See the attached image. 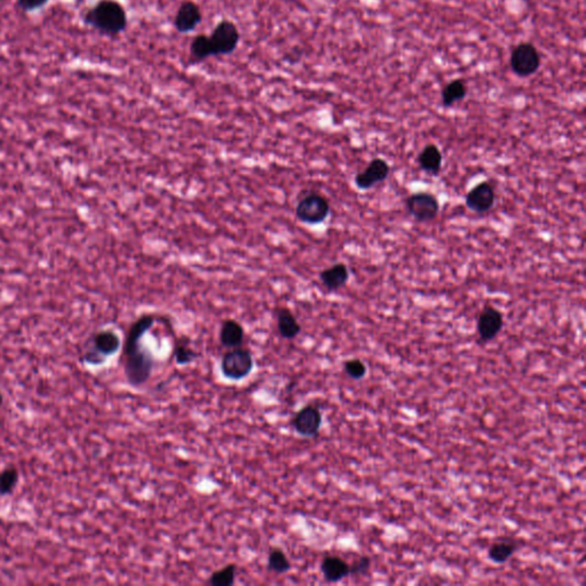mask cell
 Returning <instances> with one entry per match:
<instances>
[{"label": "cell", "instance_id": "6da1fadb", "mask_svg": "<svg viewBox=\"0 0 586 586\" xmlns=\"http://www.w3.org/2000/svg\"><path fill=\"white\" fill-rule=\"evenodd\" d=\"M155 322V315L144 314L137 318L128 330L123 357L126 380L133 387H140L146 384L153 373V355L146 348L141 346V340L146 331L153 328Z\"/></svg>", "mask_w": 586, "mask_h": 586}, {"label": "cell", "instance_id": "7a4b0ae2", "mask_svg": "<svg viewBox=\"0 0 586 586\" xmlns=\"http://www.w3.org/2000/svg\"><path fill=\"white\" fill-rule=\"evenodd\" d=\"M85 25L104 36L115 37L126 30L127 13L117 0H99L82 16Z\"/></svg>", "mask_w": 586, "mask_h": 586}, {"label": "cell", "instance_id": "3957f363", "mask_svg": "<svg viewBox=\"0 0 586 586\" xmlns=\"http://www.w3.org/2000/svg\"><path fill=\"white\" fill-rule=\"evenodd\" d=\"M120 345L122 342L116 331L100 330L98 332L93 333L86 342L82 361L89 366H102L110 356L116 354Z\"/></svg>", "mask_w": 586, "mask_h": 586}, {"label": "cell", "instance_id": "277c9868", "mask_svg": "<svg viewBox=\"0 0 586 586\" xmlns=\"http://www.w3.org/2000/svg\"><path fill=\"white\" fill-rule=\"evenodd\" d=\"M331 212L329 201L318 192H311L300 199L296 208V217L300 223L315 226L324 223Z\"/></svg>", "mask_w": 586, "mask_h": 586}, {"label": "cell", "instance_id": "5b68a950", "mask_svg": "<svg viewBox=\"0 0 586 586\" xmlns=\"http://www.w3.org/2000/svg\"><path fill=\"white\" fill-rule=\"evenodd\" d=\"M254 361L252 353L245 348H232L223 355L220 369L223 377L230 380H241L247 378L254 370Z\"/></svg>", "mask_w": 586, "mask_h": 586}, {"label": "cell", "instance_id": "8992f818", "mask_svg": "<svg viewBox=\"0 0 586 586\" xmlns=\"http://www.w3.org/2000/svg\"><path fill=\"white\" fill-rule=\"evenodd\" d=\"M540 62L542 58L538 49L534 44L528 42L516 45L511 54V69L516 76L522 78H527L537 73L540 70Z\"/></svg>", "mask_w": 586, "mask_h": 586}, {"label": "cell", "instance_id": "52a82bcc", "mask_svg": "<svg viewBox=\"0 0 586 586\" xmlns=\"http://www.w3.org/2000/svg\"><path fill=\"white\" fill-rule=\"evenodd\" d=\"M208 38L213 56H223L235 52L241 34L234 22L223 20L214 27Z\"/></svg>", "mask_w": 586, "mask_h": 586}, {"label": "cell", "instance_id": "ba28073f", "mask_svg": "<svg viewBox=\"0 0 586 586\" xmlns=\"http://www.w3.org/2000/svg\"><path fill=\"white\" fill-rule=\"evenodd\" d=\"M406 208L417 223H430L439 216V199L430 192H413L406 199Z\"/></svg>", "mask_w": 586, "mask_h": 586}, {"label": "cell", "instance_id": "9c48e42d", "mask_svg": "<svg viewBox=\"0 0 586 586\" xmlns=\"http://www.w3.org/2000/svg\"><path fill=\"white\" fill-rule=\"evenodd\" d=\"M323 417L318 406L308 404L297 412L291 424L297 433L304 437H316L322 426Z\"/></svg>", "mask_w": 586, "mask_h": 586}, {"label": "cell", "instance_id": "30bf717a", "mask_svg": "<svg viewBox=\"0 0 586 586\" xmlns=\"http://www.w3.org/2000/svg\"><path fill=\"white\" fill-rule=\"evenodd\" d=\"M496 192L492 183L482 181L474 186L465 196V205L475 213H487L494 208Z\"/></svg>", "mask_w": 586, "mask_h": 586}, {"label": "cell", "instance_id": "8fae6325", "mask_svg": "<svg viewBox=\"0 0 586 586\" xmlns=\"http://www.w3.org/2000/svg\"><path fill=\"white\" fill-rule=\"evenodd\" d=\"M504 327V318L501 311L492 306H485L476 322V330L480 340L489 342L499 335Z\"/></svg>", "mask_w": 586, "mask_h": 586}, {"label": "cell", "instance_id": "7c38bea8", "mask_svg": "<svg viewBox=\"0 0 586 586\" xmlns=\"http://www.w3.org/2000/svg\"><path fill=\"white\" fill-rule=\"evenodd\" d=\"M391 172V166L384 158H373L364 171L357 173L354 177L355 186L361 190L371 189L375 185L384 182Z\"/></svg>", "mask_w": 586, "mask_h": 586}, {"label": "cell", "instance_id": "4fadbf2b", "mask_svg": "<svg viewBox=\"0 0 586 586\" xmlns=\"http://www.w3.org/2000/svg\"><path fill=\"white\" fill-rule=\"evenodd\" d=\"M203 18L201 7L192 0H185L177 8L174 18V27L180 34H188L195 30Z\"/></svg>", "mask_w": 586, "mask_h": 586}, {"label": "cell", "instance_id": "5bb4252c", "mask_svg": "<svg viewBox=\"0 0 586 586\" xmlns=\"http://www.w3.org/2000/svg\"><path fill=\"white\" fill-rule=\"evenodd\" d=\"M349 280V269L345 263L330 266L320 273V281L330 292H336L345 287Z\"/></svg>", "mask_w": 586, "mask_h": 586}, {"label": "cell", "instance_id": "9a60e30c", "mask_svg": "<svg viewBox=\"0 0 586 586\" xmlns=\"http://www.w3.org/2000/svg\"><path fill=\"white\" fill-rule=\"evenodd\" d=\"M443 156L437 144H430L425 146L417 157V163L421 171L430 175H439L442 170Z\"/></svg>", "mask_w": 586, "mask_h": 586}, {"label": "cell", "instance_id": "2e32d148", "mask_svg": "<svg viewBox=\"0 0 586 586\" xmlns=\"http://www.w3.org/2000/svg\"><path fill=\"white\" fill-rule=\"evenodd\" d=\"M349 565L344 559L336 556H328L323 559L320 563V571L323 574L324 580L330 583H337L344 580L349 574Z\"/></svg>", "mask_w": 586, "mask_h": 586}, {"label": "cell", "instance_id": "e0dca14e", "mask_svg": "<svg viewBox=\"0 0 586 586\" xmlns=\"http://www.w3.org/2000/svg\"><path fill=\"white\" fill-rule=\"evenodd\" d=\"M220 342L226 348L241 347L244 342V329L237 320H223L221 329H220Z\"/></svg>", "mask_w": 586, "mask_h": 586}, {"label": "cell", "instance_id": "ac0fdd59", "mask_svg": "<svg viewBox=\"0 0 586 586\" xmlns=\"http://www.w3.org/2000/svg\"><path fill=\"white\" fill-rule=\"evenodd\" d=\"M276 320H278V332L282 338L292 340L301 332V325L290 309L285 308V307L278 308Z\"/></svg>", "mask_w": 586, "mask_h": 586}, {"label": "cell", "instance_id": "d6986e66", "mask_svg": "<svg viewBox=\"0 0 586 586\" xmlns=\"http://www.w3.org/2000/svg\"><path fill=\"white\" fill-rule=\"evenodd\" d=\"M467 95V86L463 80H454L443 87L441 102L444 108H450L457 102L464 100Z\"/></svg>", "mask_w": 586, "mask_h": 586}, {"label": "cell", "instance_id": "ffe728a7", "mask_svg": "<svg viewBox=\"0 0 586 586\" xmlns=\"http://www.w3.org/2000/svg\"><path fill=\"white\" fill-rule=\"evenodd\" d=\"M519 549L516 540H503L498 543L492 544L488 551V556L492 562L501 565L511 558Z\"/></svg>", "mask_w": 586, "mask_h": 586}, {"label": "cell", "instance_id": "44dd1931", "mask_svg": "<svg viewBox=\"0 0 586 586\" xmlns=\"http://www.w3.org/2000/svg\"><path fill=\"white\" fill-rule=\"evenodd\" d=\"M190 58L195 62H201L213 56L210 38L205 35H199L190 44Z\"/></svg>", "mask_w": 586, "mask_h": 586}, {"label": "cell", "instance_id": "7402d4cb", "mask_svg": "<svg viewBox=\"0 0 586 586\" xmlns=\"http://www.w3.org/2000/svg\"><path fill=\"white\" fill-rule=\"evenodd\" d=\"M20 473L14 466H7L0 472V496L12 494L18 485Z\"/></svg>", "mask_w": 586, "mask_h": 586}, {"label": "cell", "instance_id": "603a6c76", "mask_svg": "<svg viewBox=\"0 0 586 586\" xmlns=\"http://www.w3.org/2000/svg\"><path fill=\"white\" fill-rule=\"evenodd\" d=\"M267 567L276 574H285L291 569V563L281 549H273L268 554Z\"/></svg>", "mask_w": 586, "mask_h": 586}, {"label": "cell", "instance_id": "cb8c5ba5", "mask_svg": "<svg viewBox=\"0 0 586 586\" xmlns=\"http://www.w3.org/2000/svg\"><path fill=\"white\" fill-rule=\"evenodd\" d=\"M236 571L237 567L234 563L227 565L211 575L208 584L212 586H232L235 583Z\"/></svg>", "mask_w": 586, "mask_h": 586}, {"label": "cell", "instance_id": "d4e9b609", "mask_svg": "<svg viewBox=\"0 0 586 586\" xmlns=\"http://www.w3.org/2000/svg\"><path fill=\"white\" fill-rule=\"evenodd\" d=\"M197 357H199V353L194 351L187 344L177 342L174 348V360L177 366H187V364L192 363Z\"/></svg>", "mask_w": 586, "mask_h": 586}, {"label": "cell", "instance_id": "484cf974", "mask_svg": "<svg viewBox=\"0 0 586 586\" xmlns=\"http://www.w3.org/2000/svg\"><path fill=\"white\" fill-rule=\"evenodd\" d=\"M344 370L349 378L360 380L366 377V366L360 359H351L344 363Z\"/></svg>", "mask_w": 586, "mask_h": 586}, {"label": "cell", "instance_id": "4316f807", "mask_svg": "<svg viewBox=\"0 0 586 586\" xmlns=\"http://www.w3.org/2000/svg\"><path fill=\"white\" fill-rule=\"evenodd\" d=\"M349 574L351 576H361V575H366L370 571L371 567V559L369 556H361L359 560L353 562V565H349Z\"/></svg>", "mask_w": 586, "mask_h": 586}, {"label": "cell", "instance_id": "83f0119b", "mask_svg": "<svg viewBox=\"0 0 586 586\" xmlns=\"http://www.w3.org/2000/svg\"><path fill=\"white\" fill-rule=\"evenodd\" d=\"M49 0H18L16 5L23 12H35L37 9L43 8Z\"/></svg>", "mask_w": 586, "mask_h": 586}, {"label": "cell", "instance_id": "f1b7e54d", "mask_svg": "<svg viewBox=\"0 0 586 586\" xmlns=\"http://www.w3.org/2000/svg\"><path fill=\"white\" fill-rule=\"evenodd\" d=\"M3 403H4V394H3V392H1V389H0V406H3Z\"/></svg>", "mask_w": 586, "mask_h": 586}, {"label": "cell", "instance_id": "f546056e", "mask_svg": "<svg viewBox=\"0 0 586 586\" xmlns=\"http://www.w3.org/2000/svg\"><path fill=\"white\" fill-rule=\"evenodd\" d=\"M525 1H530V0H525Z\"/></svg>", "mask_w": 586, "mask_h": 586}]
</instances>
